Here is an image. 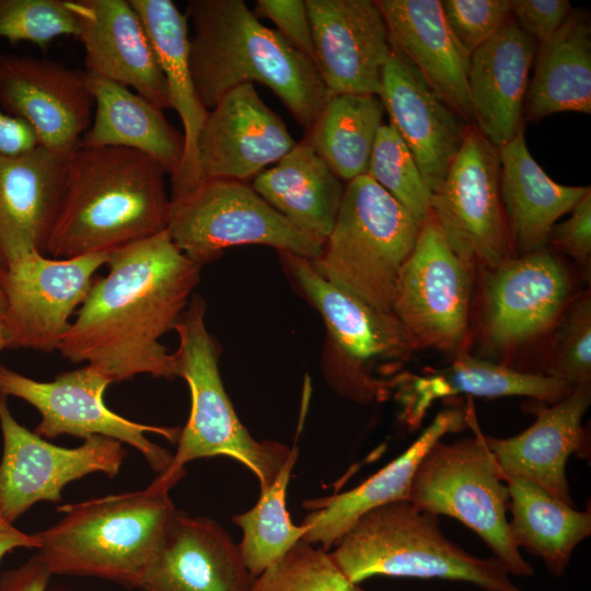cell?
I'll list each match as a JSON object with an SVG mask.
<instances>
[{
	"mask_svg": "<svg viewBox=\"0 0 591 591\" xmlns=\"http://www.w3.org/2000/svg\"><path fill=\"white\" fill-rule=\"evenodd\" d=\"M575 387L545 373H531L460 352L449 366L424 374L399 373L394 390L409 426H417L432 404L464 394L482 397L528 396L557 403Z\"/></svg>",
	"mask_w": 591,
	"mask_h": 591,
	"instance_id": "obj_28",
	"label": "cell"
},
{
	"mask_svg": "<svg viewBox=\"0 0 591 591\" xmlns=\"http://www.w3.org/2000/svg\"><path fill=\"white\" fill-rule=\"evenodd\" d=\"M505 480L513 543L540 557L552 576L563 577L575 547L591 534L590 509L578 511L526 478Z\"/></svg>",
	"mask_w": 591,
	"mask_h": 591,
	"instance_id": "obj_33",
	"label": "cell"
},
{
	"mask_svg": "<svg viewBox=\"0 0 591 591\" xmlns=\"http://www.w3.org/2000/svg\"><path fill=\"white\" fill-rule=\"evenodd\" d=\"M189 66L202 105L212 109L231 89L254 81L270 89L306 131L329 93L315 63L242 0H190Z\"/></svg>",
	"mask_w": 591,
	"mask_h": 591,
	"instance_id": "obj_3",
	"label": "cell"
},
{
	"mask_svg": "<svg viewBox=\"0 0 591 591\" xmlns=\"http://www.w3.org/2000/svg\"><path fill=\"white\" fill-rule=\"evenodd\" d=\"M570 293L567 270L544 248L485 269V343L508 351L535 339L558 318Z\"/></svg>",
	"mask_w": 591,
	"mask_h": 591,
	"instance_id": "obj_17",
	"label": "cell"
},
{
	"mask_svg": "<svg viewBox=\"0 0 591 591\" xmlns=\"http://www.w3.org/2000/svg\"><path fill=\"white\" fill-rule=\"evenodd\" d=\"M420 227L405 207L364 174L345 186L334 227L321 255L311 263L334 286L392 312L397 277Z\"/></svg>",
	"mask_w": 591,
	"mask_h": 591,
	"instance_id": "obj_8",
	"label": "cell"
},
{
	"mask_svg": "<svg viewBox=\"0 0 591 591\" xmlns=\"http://www.w3.org/2000/svg\"><path fill=\"white\" fill-rule=\"evenodd\" d=\"M513 21L533 40L547 42L571 14L568 0H510Z\"/></svg>",
	"mask_w": 591,
	"mask_h": 591,
	"instance_id": "obj_44",
	"label": "cell"
},
{
	"mask_svg": "<svg viewBox=\"0 0 591 591\" xmlns=\"http://www.w3.org/2000/svg\"><path fill=\"white\" fill-rule=\"evenodd\" d=\"M167 232L201 267L225 248L260 244L316 259L324 243L304 234L264 200L248 182L209 179L172 201Z\"/></svg>",
	"mask_w": 591,
	"mask_h": 591,
	"instance_id": "obj_10",
	"label": "cell"
},
{
	"mask_svg": "<svg viewBox=\"0 0 591 591\" xmlns=\"http://www.w3.org/2000/svg\"><path fill=\"white\" fill-rule=\"evenodd\" d=\"M253 12L256 18L273 21L277 31L314 62V47L305 0H257Z\"/></svg>",
	"mask_w": 591,
	"mask_h": 591,
	"instance_id": "obj_43",
	"label": "cell"
},
{
	"mask_svg": "<svg viewBox=\"0 0 591 591\" xmlns=\"http://www.w3.org/2000/svg\"><path fill=\"white\" fill-rule=\"evenodd\" d=\"M466 420L474 437L433 444L417 466L408 501L437 517L461 521L485 542L509 573L531 577L534 569L509 532L505 475L485 442L472 403L466 406Z\"/></svg>",
	"mask_w": 591,
	"mask_h": 591,
	"instance_id": "obj_9",
	"label": "cell"
},
{
	"mask_svg": "<svg viewBox=\"0 0 591 591\" xmlns=\"http://www.w3.org/2000/svg\"><path fill=\"white\" fill-rule=\"evenodd\" d=\"M4 348H8V344H7L4 327H3L2 321L0 318V350H2Z\"/></svg>",
	"mask_w": 591,
	"mask_h": 591,
	"instance_id": "obj_48",
	"label": "cell"
},
{
	"mask_svg": "<svg viewBox=\"0 0 591 591\" xmlns=\"http://www.w3.org/2000/svg\"><path fill=\"white\" fill-rule=\"evenodd\" d=\"M140 16L164 76L170 108L183 125L184 155L178 175L172 179L171 201L189 194L200 184L197 141L208 115L189 66V36L186 13L171 0H129Z\"/></svg>",
	"mask_w": 591,
	"mask_h": 591,
	"instance_id": "obj_29",
	"label": "cell"
},
{
	"mask_svg": "<svg viewBox=\"0 0 591 591\" xmlns=\"http://www.w3.org/2000/svg\"><path fill=\"white\" fill-rule=\"evenodd\" d=\"M298 291L322 316L327 331L322 370L327 383L357 403L384 401L395 378L420 348L392 313L379 310L324 279L310 259L277 252Z\"/></svg>",
	"mask_w": 591,
	"mask_h": 591,
	"instance_id": "obj_5",
	"label": "cell"
},
{
	"mask_svg": "<svg viewBox=\"0 0 591 591\" xmlns=\"http://www.w3.org/2000/svg\"><path fill=\"white\" fill-rule=\"evenodd\" d=\"M367 175L405 207L421 224L429 213L430 192L419 167L391 124L376 134Z\"/></svg>",
	"mask_w": 591,
	"mask_h": 591,
	"instance_id": "obj_37",
	"label": "cell"
},
{
	"mask_svg": "<svg viewBox=\"0 0 591 591\" xmlns=\"http://www.w3.org/2000/svg\"><path fill=\"white\" fill-rule=\"evenodd\" d=\"M20 547L38 549L39 542L35 534L16 529L0 511V560L5 554Z\"/></svg>",
	"mask_w": 591,
	"mask_h": 591,
	"instance_id": "obj_47",
	"label": "cell"
},
{
	"mask_svg": "<svg viewBox=\"0 0 591 591\" xmlns=\"http://www.w3.org/2000/svg\"><path fill=\"white\" fill-rule=\"evenodd\" d=\"M88 81L95 113L80 146L116 147L144 153L174 179L183 162V132L167 121L161 108L129 88L91 73Z\"/></svg>",
	"mask_w": 591,
	"mask_h": 591,
	"instance_id": "obj_31",
	"label": "cell"
},
{
	"mask_svg": "<svg viewBox=\"0 0 591 591\" xmlns=\"http://www.w3.org/2000/svg\"><path fill=\"white\" fill-rule=\"evenodd\" d=\"M4 308H5L4 297H3V293H2V290H1V287H0V318L3 315Z\"/></svg>",
	"mask_w": 591,
	"mask_h": 591,
	"instance_id": "obj_49",
	"label": "cell"
},
{
	"mask_svg": "<svg viewBox=\"0 0 591 591\" xmlns=\"http://www.w3.org/2000/svg\"><path fill=\"white\" fill-rule=\"evenodd\" d=\"M248 591H367L348 580L329 552L300 541L252 579Z\"/></svg>",
	"mask_w": 591,
	"mask_h": 591,
	"instance_id": "obj_38",
	"label": "cell"
},
{
	"mask_svg": "<svg viewBox=\"0 0 591 591\" xmlns=\"http://www.w3.org/2000/svg\"><path fill=\"white\" fill-rule=\"evenodd\" d=\"M85 71L129 88L159 108L169 93L146 27L129 0H72Z\"/></svg>",
	"mask_w": 591,
	"mask_h": 591,
	"instance_id": "obj_21",
	"label": "cell"
},
{
	"mask_svg": "<svg viewBox=\"0 0 591 591\" xmlns=\"http://www.w3.org/2000/svg\"><path fill=\"white\" fill-rule=\"evenodd\" d=\"M473 267L447 242L432 215L403 264L392 312L420 347L455 351L467 336Z\"/></svg>",
	"mask_w": 591,
	"mask_h": 591,
	"instance_id": "obj_14",
	"label": "cell"
},
{
	"mask_svg": "<svg viewBox=\"0 0 591 591\" xmlns=\"http://www.w3.org/2000/svg\"><path fill=\"white\" fill-rule=\"evenodd\" d=\"M239 545L216 521L175 512L141 591H248Z\"/></svg>",
	"mask_w": 591,
	"mask_h": 591,
	"instance_id": "obj_24",
	"label": "cell"
},
{
	"mask_svg": "<svg viewBox=\"0 0 591 591\" xmlns=\"http://www.w3.org/2000/svg\"><path fill=\"white\" fill-rule=\"evenodd\" d=\"M591 403L589 384L576 386L551 407L535 410L536 419L523 432L509 438L485 436V442L505 476H520L575 507L566 476L571 454L589 455L582 418Z\"/></svg>",
	"mask_w": 591,
	"mask_h": 591,
	"instance_id": "obj_22",
	"label": "cell"
},
{
	"mask_svg": "<svg viewBox=\"0 0 591 591\" xmlns=\"http://www.w3.org/2000/svg\"><path fill=\"white\" fill-rule=\"evenodd\" d=\"M331 558L354 583L373 576L467 582L484 591H523L495 557H476L442 533L439 518L410 501L376 507L337 541Z\"/></svg>",
	"mask_w": 591,
	"mask_h": 591,
	"instance_id": "obj_6",
	"label": "cell"
},
{
	"mask_svg": "<svg viewBox=\"0 0 591 591\" xmlns=\"http://www.w3.org/2000/svg\"><path fill=\"white\" fill-rule=\"evenodd\" d=\"M37 146L32 128L0 108V158L18 155Z\"/></svg>",
	"mask_w": 591,
	"mask_h": 591,
	"instance_id": "obj_46",
	"label": "cell"
},
{
	"mask_svg": "<svg viewBox=\"0 0 591 591\" xmlns=\"http://www.w3.org/2000/svg\"><path fill=\"white\" fill-rule=\"evenodd\" d=\"M378 96L390 124L410 150L430 194L434 193L472 124L451 109L393 47Z\"/></svg>",
	"mask_w": 591,
	"mask_h": 591,
	"instance_id": "obj_20",
	"label": "cell"
},
{
	"mask_svg": "<svg viewBox=\"0 0 591 591\" xmlns=\"http://www.w3.org/2000/svg\"><path fill=\"white\" fill-rule=\"evenodd\" d=\"M314 62L329 93L379 95L392 53L374 0H305Z\"/></svg>",
	"mask_w": 591,
	"mask_h": 591,
	"instance_id": "obj_18",
	"label": "cell"
},
{
	"mask_svg": "<svg viewBox=\"0 0 591 591\" xmlns=\"http://www.w3.org/2000/svg\"><path fill=\"white\" fill-rule=\"evenodd\" d=\"M164 167L125 148L79 144L46 245L54 258L111 253L167 229L172 201Z\"/></svg>",
	"mask_w": 591,
	"mask_h": 591,
	"instance_id": "obj_2",
	"label": "cell"
},
{
	"mask_svg": "<svg viewBox=\"0 0 591 591\" xmlns=\"http://www.w3.org/2000/svg\"><path fill=\"white\" fill-rule=\"evenodd\" d=\"M571 387L591 379V300L579 297L569 308L557 332L554 356L546 373Z\"/></svg>",
	"mask_w": 591,
	"mask_h": 591,
	"instance_id": "obj_40",
	"label": "cell"
},
{
	"mask_svg": "<svg viewBox=\"0 0 591 591\" xmlns=\"http://www.w3.org/2000/svg\"><path fill=\"white\" fill-rule=\"evenodd\" d=\"M0 427V511L12 523L38 501H59L62 488L85 475L116 476L126 456L121 442L97 434L78 448L51 444L19 424L2 395Z\"/></svg>",
	"mask_w": 591,
	"mask_h": 591,
	"instance_id": "obj_15",
	"label": "cell"
},
{
	"mask_svg": "<svg viewBox=\"0 0 591 591\" xmlns=\"http://www.w3.org/2000/svg\"><path fill=\"white\" fill-rule=\"evenodd\" d=\"M106 265L107 275L93 279L58 350L96 368L112 383L138 374L179 376L176 354L160 339L186 310L201 266L167 230L111 252Z\"/></svg>",
	"mask_w": 591,
	"mask_h": 591,
	"instance_id": "obj_1",
	"label": "cell"
},
{
	"mask_svg": "<svg viewBox=\"0 0 591 591\" xmlns=\"http://www.w3.org/2000/svg\"><path fill=\"white\" fill-rule=\"evenodd\" d=\"M206 302L193 296L174 331L178 347L179 378L189 389L190 412L178 436L167 468L157 476L173 487L185 474V464L202 457L228 456L250 468L267 488L285 465L291 448L271 440H256L243 426L223 386L220 346L208 331Z\"/></svg>",
	"mask_w": 591,
	"mask_h": 591,
	"instance_id": "obj_7",
	"label": "cell"
},
{
	"mask_svg": "<svg viewBox=\"0 0 591 591\" xmlns=\"http://www.w3.org/2000/svg\"><path fill=\"white\" fill-rule=\"evenodd\" d=\"M467 427L466 407L443 409L402 454L357 487L305 500L303 507L312 511L302 521L308 526L302 541L328 551L364 513L390 502L408 501L415 472L426 453L447 433Z\"/></svg>",
	"mask_w": 591,
	"mask_h": 591,
	"instance_id": "obj_27",
	"label": "cell"
},
{
	"mask_svg": "<svg viewBox=\"0 0 591 591\" xmlns=\"http://www.w3.org/2000/svg\"><path fill=\"white\" fill-rule=\"evenodd\" d=\"M534 56V40L512 16L470 55L467 86L473 124L497 148L523 128L521 119Z\"/></svg>",
	"mask_w": 591,
	"mask_h": 591,
	"instance_id": "obj_26",
	"label": "cell"
},
{
	"mask_svg": "<svg viewBox=\"0 0 591 591\" xmlns=\"http://www.w3.org/2000/svg\"><path fill=\"white\" fill-rule=\"evenodd\" d=\"M251 186L293 227L322 243L334 227L345 190L304 140L256 175Z\"/></svg>",
	"mask_w": 591,
	"mask_h": 591,
	"instance_id": "obj_32",
	"label": "cell"
},
{
	"mask_svg": "<svg viewBox=\"0 0 591 591\" xmlns=\"http://www.w3.org/2000/svg\"><path fill=\"white\" fill-rule=\"evenodd\" d=\"M429 211L454 253L473 268L491 269L509 257L499 151L474 124L430 194Z\"/></svg>",
	"mask_w": 591,
	"mask_h": 591,
	"instance_id": "obj_11",
	"label": "cell"
},
{
	"mask_svg": "<svg viewBox=\"0 0 591 591\" xmlns=\"http://www.w3.org/2000/svg\"><path fill=\"white\" fill-rule=\"evenodd\" d=\"M570 217L554 224L548 242L558 251L571 256L590 276L591 264V189L571 209Z\"/></svg>",
	"mask_w": 591,
	"mask_h": 591,
	"instance_id": "obj_42",
	"label": "cell"
},
{
	"mask_svg": "<svg viewBox=\"0 0 591 591\" xmlns=\"http://www.w3.org/2000/svg\"><path fill=\"white\" fill-rule=\"evenodd\" d=\"M299 455L293 445L276 479L259 490V498L250 510L232 517L241 529L239 548L252 578L283 557L308 532L304 524L296 525L287 510V487Z\"/></svg>",
	"mask_w": 591,
	"mask_h": 591,
	"instance_id": "obj_36",
	"label": "cell"
},
{
	"mask_svg": "<svg viewBox=\"0 0 591 591\" xmlns=\"http://www.w3.org/2000/svg\"><path fill=\"white\" fill-rule=\"evenodd\" d=\"M88 73L46 58L0 56V108L25 121L38 146L70 153L92 123Z\"/></svg>",
	"mask_w": 591,
	"mask_h": 591,
	"instance_id": "obj_16",
	"label": "cell"
},
{
	"mask_svg": "<svg viewBox=\"0 0 591 591\" xmlns=\"http://www.w3.org/2000/svg\"><path fill=\"white\" fill-rule=\"evenodd\" d=\"M297 142L282 119L259 97L253 83L228 91L208 111L197 141L200 183L248 182L278 163Z\"/></svg>",
	"mask_w": 591,
	"mask_h": 591,
	"instance_id": "obj_19",
	"label": "cell"
},
{
	"mask_svg": "<svg viewBox=\"0 0 591 591\" xmlns=\"http://www.w3.org/2000/svg\"><path fill=\"white\" fill-rule=\"evenodd\" d=\"M79 15L72 0H0V37L28 42L43 50L57 37L78 36Z\"/></svg>",
	"mask_w": 591,
	"mask_h": 591,
	"instance_id": "obj_39",
	"label": "cell"
},
{
	"mask_svg": "<svg viewBox=\"0 0 591 591\" xmlns=\"http://www.w3.org/2000/svg\"><path fill=\"white\" fill-rule=\"evenodd\" d=\"M441 7L455 38L470 54L511 18L510 0H443Z\"/></svg>",
	"mask_w": 591,
	"mask_h": 591,
	"instance_id": "obj_41",
	"label": "cell"
},
{
	"mask_svg": "<svg viewBox=\"0 0 591 591\" xmlns=\"http://www.w3.org/2000/svg\"><path fill=\"white\" fill-rule=\"evenodd\" d=\"M109 384L112 381L105 374L88 364L63 372L49 382L26 378L0 366V395L19 397L38 410L42 419L34 429L36 434L112 438L137 449L154 472L163 473L173 455L146 433H159L174 441L179 436L178 429L142 425L117 415L104 403V392Z\"/></svg>",
	"mask_w": 591,
	"mask_h": 591,
	"instance_id": "obj_12",
	"label": "cell"
},
{
	"mask_svg": "<svg viewBox=\"0 0 591 591\" xmlns=\"http://www.w3.org/2000/svg\"><path fill=\"white\" fill-rule=\"evenodd\" d=\"M385 109L378 95H329L303 140L341 181L367 174Z\"/></svg>",
	"mask_w": 591,
	"mask_h": 591,
	"instance_id": "obj_35",
	"label": "cell"
},
{
	"mask_svg": "<svg viewBox=\"0 0 591 591\" xmlns=\"http://www.w3.org/2000/svg\"><path fill=\"white\" fill-rule=\"evenodd\" d=\"M498 151L509 245L521 255L543 250L556 220L571 211L590 187L554 182L532 158L523 128Z\"/></svg>",
	"mask_w": 591,
	"mask_h": 591,
	"instance_id": "obj_30",
	"label": "cell"
},
{
	"mask_svg": "<svg viewBox=\"0 0 591 591\" xmlns=\"http://www.w3.org/2000/svg\"><path fill=\"white\" fill-rule=\"evenodd\" d=\"M51 572L36 554L0 576V591H46Z\"/></svg>",
	"mask_w": 591,
	"mask_h": 591,
	"instance_id": "obj_45",
	"label": "cell"
},
{
	"mask_svg": "<svg viewBox=\"0 0 591 591\" xmlns=\"http://www.w3.org/2000/svg\"><path fill=\"white\" fill-rule=\"evenodd\" d=\"M70 153L37 146L0 158V268L21 255L46 253Z\"/></svg>",
	"mask_w": 591,
	"mask_h": 591,
	"instance_id": "obj_23",
	"label": "cell"
},
{
	"mask_svg": "<svg viewBox=\"0 0 591 591\" xmlns=\"http://www.w3.org/2000/svg\"><path fill=\"white\" fill-rule=\"evenodd\" d=\"M108 254L54 258L31 252L0 268L8 348L58 350L70 316L85 300L93 275L106 265Z\"/></svg>",
	"mask_w": 591,
	"mask_h": 591,
	"instance_id": "obj_13",
	"label": "cell"
},
{
	"mask_svg": "<svg viewBox=\"0 0 591 591\" xmlns=\"http://www.w3.org/2000/svg\"><path fill=\"white\" fill-rule=\"evenodd\" d=\"M390 44L417 69L430 89L473 124L467 73L470 53L455 38L439 0H375Z\"/></svg>",
	"mask_w": 591,
	"mask_h": 591,
	"instance_id": "obj_25",
	"label": "cell"
},
{
	"mask_svg": "<svg viewBox=\"0 0 591 591\" xmlns=\"http://www.w3.org/2000/svg\"><path fill=\"white\" fill-rule=\"evenodd\" d=\"M171 488L155 478L142 490L61 506L63 517L35 533L37 555L51 575L140 589L176 512Z\"/></svg>",
	"mask_w": 591,
	"mask_h": 591,
	"instance_id": "obj_4",
	"label": "cell"
},
{
	"mask_svg": "<svg viewBox=\"0 0 591 591\" xmlns=\"http://www.w3.org/2000/svg\"><path fill=\"white\" fill-rule=\"evenodd\" d=\"M524 106L540 119L561 112L591 113V31L578 14L540 45Z\"/></svg>",
	"mask_w": 591,
	"mask_h": 591,
	"instance_id": "obj_34",
	"label": "cell"
}]
</instances>
